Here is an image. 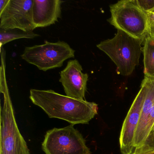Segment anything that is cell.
<instances>
[{
	"label": "cell",
	"instance_id": "obj_2",
	"mask_svg": "<svg viewBox=\"0 0 154 154\" xmlns=\"http://www.w3.org/2000/svg\"><path fill=\"white\" fill-rule=\"evenodd\" d=\"M143 41L118 30L113 38L102 41L97 47L112 60L121 75L128 76L139 64Z\"/></svg>",
	"mask_w": 154,
	"mask_h": 154
},
{
	"label": "cell",
	"instance_id": "obj_7",
	"mask_svg": "<svg viewBox=\"0 0 154 154\" xmlns=\"http://www.w3.org/2000/svg\"><path fill=\"white\" fill-rule=\"evenodd\" d=\"M33 2L34 0H9L0 13V29L33 31L36 28L33 23Z\"/></svg>",
	"mask_w": 154,
	"mask_h": 154
},
{
	"label": "cell",
	"instance_id": "obj_9",
	"mask_svg": "<svg viewBox=\"0 0 154 154\" xmlns=\"http://www.w3.org/2000/svg\"><path fill=\"white\" fill-rule=\"evenodd\" d=\"M82 65L76 59L69 60L66 67L61 71L59 81L66 96L85 100L89 75L84 73Z\"/></svg>",
	"mask_w": 154,
	"mask_h": 154
},
{
	"label": "cell",
	"instance_id": "obj_4",
	"mask_svg": "<svg viewBox=\"0 0 154 154\" xmlns=\"http://www.w3.org/2000/svg\"><path fill=\"white\" fill-rule=\"evenodd\" d=\"M108 21L118 30L144 41L147 36V14L137 0H122L110 6Z\"/></svg>",
	"mask_w": 154,
	"mask_h": 154
},
{
	"label": "cell",
	"instance_id": "obj_8",
	"mask_svg": "<svg viewBox=\"0 0 154 154\" xmlns=\"http://www.w3.org/2000/svg\"><path fill=\"white\" fill-rule=\"evenodd\" d=\"M146 93V83L142 81L140 89L133 101L122 124L120 135L121 152L122 154H133L135 132Z\"/></svg>",
	"mask_w": 154,
	"mask_h": 154
},
{
	"label": "cell",
	"instance_id": "obj_3",
	"mask_svg": "<svg viewBox=\"0 0 154 154\" xmlns=\"http://www.w3.org/2000/svg\"><path fill=\"white\" fill-rule=\"evenodd\" d=\"M1 92L3 103L0 109V154H30L16 121L5 74L1 75Z\"/></svg>",
	"mask_w": 154,
	"mask_h": 154
},
{
	"label": "cell",
	"instance_id": "obj_17",
	"mask_svg": "<svg viewBox=\"0 0 154 154\" xmlns=\"http://www.w3.org/2000/svg\"><path fill=\"white\" fill-rule=\"evenodd\" d=\"M9 0H0V13L2 12L8 3Z\"/></svg>",
	"mask_w": 154,
	"mask_h": 154
},
{
	"label": "cell",
	"instance_id": "obj_5",
	"mask_svg": "<svg viewBox=\"0 0 154 154\" xmlns=\"http://www.w3.org/2000/svg\"><path fill=\"white\" fill-rule=\"evenodd\" d=\"M75 51L64 41H45L42 45L26 47L21 57L29 63L46 72L63 66L64 62L75 57Z\"/></svg>",
	"mask_w": 154,
	"mask_h": 154
},
{
	"label": "cell",
	"instance_id": "obj_13",
	"mask_svg": "<svg viewBox=\"0 0 154 154\" xmlns=\"http://www.w3.org/2000/svg\"><path fill=\"white\" fill-rule=\"evenodd\" d=\"M154 126V103L151 112L148 117L147 119L145 124V127L143 129L142 135L140 139L139 142L138 144L137 148H140L144 145V143L148 136L149 132L152 130Z\"/></svg>",
	"mask_w": 154,
	"mask_h": 154
},
{
	"label": "cell",
	"instance_id": "obj_19",
	"mask_svg": "<svg viewBox=\"0 0 154 154\" xmlns=\"http://www.w3.org/2000/svg\"><path fill=\"white\" fill-rule=\"evenodd\" d=\"M151 151V152H153V153H154V151ZM134 152H135V151H134ZM144 152H145V151H144Z\"/></svg>",
	"mask_w": 154,
	"mask_h": 154
},
{
	"label": "cell",
	"instance_id": "obj_15",
	"mask_svg": "<svg viewBox=\"0 0 154 154\" xmlns=\"http://www.w3.org/2000/svg\"><path fill=\"white\" fill-rule=\"evenodd\" d=\"M147 14V36L154 40V11Z\"/></svg>",
	"mask_w": 154,
	"mask_h": 154
},
{
	"label": "cell",
	"instance_id": "obj_12",
	"mask_svg": "<svg viewBox=\"0 0 154 154\" xmlns=\"http://www.w3.org/2000/svg\"><path fill=\"white\" fill-rule=\"evenodd\" d=\"M40 36L33 31H25L19 29H9L0 30V48L7 43L20 38H35Z\"/></svg>",
	"mask_w": 154,
	"mask_h": 154
},
{
	"label": "cell",
	"instance_id": "obj_14",
	"mask_svg": "<svg viewBox=\"0 0 154 154\" xmlns=\"http://www.w3.org/2000/svg\"><path fill=\"white\" fill-rule=\"evenodd\" d=\"M154 151V126L149 134L144 145L140 148L136 149L135 152Z\"/></svg>",
	"mask_w": 154,
	"mask_h": 154
},
{
	"label": "cell",
	"instance_id": "obj_11",
	"mask_svg": "<svg viewBox=\"0 0 154 154\" xmlns=\"http://www.w3.org/2000/svg\"><path fill=\"white\" fill-rule=\"evenodd\" d=\"M145 76L154 79V40L147 36L143 48Z\"/></svg>",
	"mask_w": 154,
	"mask_h": 154
},
{
	"label": "cell",
	"instance_id": "obj_18",
	"mask_svg": "<svg viewBox=\"0 0 154 154\" xmlns=\"http://www.w3.org/2000/svg\"><path fill=\"white\" fill-rule=\"evenodd\" d=\"M133 154H154L151 151H145V152H134Z\"/></svg>",
	"mask_w": 154,
	"mask_h": 154
},
{
	"label": "cell",
	"instance_id": "obj_1",
	"mask_svg": "<svg viewBox=\"0 0 154 154\" xmlns=\"http://www.w3.org/2000/svg\"><path fill=\"white\" fill-rule=\"evenodd\" d=\"M29 98L50 118L60 119L72 125L88 124L98 113V104L62 95L53 90L31 89Z\"/></svg>",
	"mask_w": 154,
	"mask_h": 154
},
{
	"label": "cell",
	"instance_id": "obj_6",
	"mask_svg": "<svg viewBox=\"0 0 154 154\" xmlns=\"http://www.w3.org/2000/svg\"><path fill=\"white\" fill-rule=\"evenodd\" d=\"M71 125L48 131L42 144L45 154H91L81 132Z\"/></svg>",
	"mask_w": 154,
	"mask_h": 154
},
{
	"label": "cell",
	"instance_id": "obj_10",
	"mask_svg": "<svg viewBox=\"0 0 154 154\" xmlns=\"http://www.w3.org/2000/svg\"><path fill=\"white\" fill-rule=\"evenodd\" d=\"M61 0H34L33 23L36 27L49 26L58 21L61 17Z\"/></svg>",
	"mask_w": 154,
	"mask_h": 154
},
{
	"label": "cell",
	"instance_id": "obj_16",
	"mask_svg": "<svg viewBox=\"0 0 154 154\" xmlns=\"http://www.w3.org/2000/svg\"><path fill=\"white\" fill-rule=\"evenodd\" d=\"M138 4L146 13L154 12V1L137 0Z\"/></svg>",
	"mask_w": 154,
	"mask_h": 154
}]
</instances>
